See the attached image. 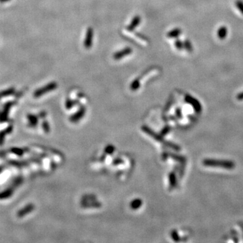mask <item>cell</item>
Instances as JSON below:
<instances>
[{
  "label": "cell",
  "mask_w": 243,
  "mask_h": 243,
  "mask_svg": "<svg viewBox=\"0 0 243 243\" xmlns=\"http://www.w3.org/2000/svg\"><path fill=\"white\" fill-rule=\"evenodd\" d=\"M203 165L207 166H219L226 169H232L234 168V163L228 161L218 160H205L203 161Z\"/></svg>",
  "instance_id": "6da1fadb"
},
{
  "label": "cell",
  "mask_w": 243,
  "mask_h": 243,
  "mask_svg": "<svg viewBox=\"0 0 243 243\" xmlns=\"http://www.w3.org/2000/svg\"><path fill=\"white\" fill-rule=\"evenodd\" d=\"M58 87V85L56 83H51L48 84L47 85L43 86V88H39V89L37 90L35 93H34V96L35 97H39L41 96V95H45V93L50 92L53 90H55L56 88Z\"/></svg>",
  "instance_id": "7a4b0ae2"
},
{
  "label": "cell",
  "mask_w": 243,
  "mask_h": 243,
  "mask_svg": "<svg viewBox=\"0 0 243 243\" xmlns=\"http://www.w3.org/2000/svg\"><path fill=\"white\" fill-rule=\"evenodd\" d=\"M93 36H94V31L93 28L89 27L86 30L85 41H84V46L86 49H89L93 45Z\"/></svg>",
  "instance_id": "3957f363"
},
{
  "label": "cell",
  "mask_w": 243,
  "mask_h": 243,
  "mask_svg": "<svg viewBox=\"0 0 243 243\" xmlns=\"http://www.w3.org/2000/svg\"><path fill=\"white\" fill-rule=\"evenodd\" d=\"M35 208V207L34 204L29 203V204H28L24 207H22V209H20L19 211L17 212V217L19 218H24L25 216H27V215L29 214L30 213L33 211Z\"/></svg>",
  "instance_id": "277c9868"
},
{
  "label": "cell",
  "mask_w": 243,
  "mask_h": 243,
  "mask_svg": "<svg viewBox=\"0 0 243 243\" xmlns=\"http://www.w3.org/2000/svg\"><path fill=\"white\" fill-rule=\"evenodd\" d=\"M132 53V48L126 47L124 49H123L122 50L119 51H118V52L114 53L113 58H114V60H119L121 59V58H123L124 57H126V56L130 55Z\"/></svg>",
  "instance_id": "5b68a950"
},
{
  "label": "cell",
  "mask_w": 243,
  "mask_h": 243,
  "mask_svg": "<svg viewBox=\"0 0 243 243\" xmlns=\"http://www.w3.org/2000/svg\"><path fill=\"white\" fill-rule=\"evenodd\" d=\"M141 21V18L139 16H136L133 18L132 20L131 21V23L127 27V30L129 31H132L137 27V26L140 24Z\"/></svg>",
  "instance_id": "8992f818"
},
{
  "label": "cell",
  "mask_w": 243,
  "mask_h": 243,
  "mask_svg": "<svg viewBox=\"0 0 243 243\" xmlns=\"http://www.w3.org/2000/svg\"><path fill=\"white\" fill-rule=\"evenodd\" d=\"M13 130V126H10L8 128H6V129H4V130L0 132V145H1L5 141V139L6 136L8 134H10Z\"/></svg>",
  "instance_id": "52a82bcc"
},
{
  "label": "cell",
  "mask_w": 243,
  "mask_h": 243,
  "mask_svg": "<svg viewBox=\"0 0 243 243\" xmlns=\"http://www.w3.org/2000/svg\"><path fill=\"white\" fill-rule=\"evenodd\" d=\"M27 120L29 126L30 127H35L39 122L38 117L33 114H29L27 116Z\"/></svg>",
  "instance_id": "ba28073f"
},
{
  "label": "cell",
  "mask_w": 243,
  "mask_h": 243,
  "mask_svg": "<svg viewBox=\"0 0 243 243\" xmlns=\"http://www.w3.org/2000/svg\"><path fill=\"white\" fill-rule=\"evenodd\" d=\"M228 35V29L225 26H221L218 30V37L221 40H224Z\"/></svg>",
  "instance_id": "9c48e42d"
},
{
  "label": "cell",
  "mask_w": 243,
  "mask_h": 243,
  "mask_svg": "<svg viewBox=\"0 0 243 243\" xmlns=\"http://www.w3.org/2000/svg\"><path fill=\"white\" fill-rule=\"evenodd\" d=\"M186 101H187L188 104H191L192 106H193L194 107H195V109H197V110H200L201 109V104L198 103V101H197V99H194L193 98V97L190 96V95H187V96L186 97Z\"/></svg>",
  "instance_id": "30bf717a"
},
{
  "label": "cell",
  "mask_w": 243,
  "mask_h": 243,
  "mask_svg": "<svg viewBox=\"0 0 243 243\" xmlns=\"http://www.w3.org/2000/svg\"><path fill=\"white\" fill-rule=\"evenodd\" d=\"M182 33V30L179 28H176V29H172L168 32L167 37L168 38L173 39V38H177Z\"/></svg>",
  "instance_id": "8fae6325"
},
{
  "label": "cell",
  "mask_w": 243,
  "mask_h": 243,
  "mask_svg": "<svg viewBox=\"0 0 243 243\" xmlns=\"http://www.w3.org/2000/svg\"><path fill=\"white\" fill-rule=\"evenodd\" d=\"M13 194V189L8 188L0 193V199H5L10 197Z\"/></svg>",
  "instance_id": "7c38bea8"
},
{
  "label": "cell",
  "mask_w": 243,
  "mask_h": 243,
  "mask_svg": "<svg viewBox=\"0 0 243 243\" xmlns=\"http://www.w3.org/2000/svg\"><path fill=\"white\" fill-rule=\"evenodd\" d=\"M183 44H184V48L188 52H192L193 50V47L192 43H191V42L190 41L188 40V39H186V40L184 41Z\"/></svg>",
  "instance_id": "4fadbf2b"
},
{
  "label": "cell",
  "mask_w": 243,
  "mask_h": 243,
  "mask_svg": "<svg viewBox=\"0 0 243 243\" xmlns=\"http://www.w3.org/2000/svg\"><path fill=\"white\" fill-rule=\"evenodd\" d=\"M10 152L11 153H12L14 154H15V155H18V156H22L23 154L24 153V151L23 149H21V148H12L10 149Z\"/></svg>",
  "instance_id": "5bb4252c"
},
{
  "label": "cell",
  "mask_w": 243,
  "mask_h": 243,
  "mask_svg": "<svg viewBox=\"0 0 243 243\" xmlns=\"http://www.w3.org/2000/svg\"><path fill=\"white\" fill-rule=\"evenodd\" d=\"M140 87V81L139 78L134 79L130 85V88L132 91H136Z\"/></svg>",
  "instance_id": "9a60e30c"
},
{
  "label": "cell",
  "mask_w": 243,
  "mask_h": 243,
  "mask_svg": "<svg viewBox=\"0 0 243 243\" xmlns=\"http://www.w3.org/2000/svg\"><path fill=\"white\" fill-rule=\"evenodd\" d=\"M174 44H175V47H176L178 50L181 51L184 49L183 42L180 40V39H176V40L174 42Z\"/></svg>",
  "instance_id": "2e32d148"
},
{
  "label": "cell",
  "mask_w": 243,
  "mask_h": 243,
  "mask_svg": "<svg viewBox=\"0 0 243 243\" xmlns=\"http://www.w3.org/2000/svg\"><path fill=\"white\" fill-rule=\"evenodd\" d=\"M85 109L83 108L81 109L80 111H79L78 113H77L75 116H74L72 117V119H74V120H77L78 119H79L80 118H82L84 116V114H85Z\"/></svg>",
  "instance_id": "e0dca14e"
},
{
  "label": "cell",
  "mask_w": 243,
  "mask_h": 243,
  "mask_svg": "<svg viewBox=\"0 0 243 243\" xmlns=\"http://www.w3.org/2000/svg\"><path fill=\"white\" fill-rule=\"evenodd\" d=\"M235 5L238 9V10L240 11V12L243 15V1L241 0H237Z\"/></svg>",
  "instance_id": "ac0fdd59"
},
{
  "label": "cell",
  "mask_w": 243,
  "mask_h": 243,
  "mask_svg": "<svg viewBox=\"0 0 243 243\" xmlns=\"http://www.w3.org/2000/svg\"><path fill=\"white\" fill-rule=\"evenodd\" d=\"M42 128H43V129L44 131H45V132L46 133L50 132V124H49V123L47 121H44L42 123Z\"/></svg>",
  "instance_id": "d6986e66"
},
{
  "label": "cell",
  "mask_w": 243,
  "mask_h": 243,
  "mask_svg": "<svg viewBox=\"0 0 243 243\" xmlns=\"http://www.w3.org/2000/svg\"><path fill=\"white\" fill-rule=\"evenodd\" d=\"M12 92H13V91L12 89H10V90H7V91H3V92L0 93V99L4 96H8V95L12 94Z\"/></svg>",
  "instance_id": "ffe728a7"
},
{
  "label": "cell",
  "mask_w": 243,
  "mask_h": 243,
  "mask_svg": "<svg viewBox=\"0 0 243 243\" xmlns=\"http://www.w3.org/2000/svg\"><path fill=\"white\" fill-rule=\"evenodd\" d=\"M74 104V103L71 101V100H67V101L66 103V106L67 107V109H70L71 107L73 106Z\"/></svg>",
  "instance_id": "44dd1931"
},
{
  "label": "cell",
  "mask_w": 243,
  "mask_h": 243,
  "mask_svg": "<svg viewBox=\"0 0 243 243\" xmlns=\"http://www.w3.org/2000/svg\"><path fill=\"white\" fill-rule=\"evenodd\" d=\"M237 99L238 100H243V92L239 93V94L237 95Z\"/></svg>",
  "instance_id": "7402d4cb"
},
{
  "label": "cell",
  "mask_w": 243,
  "mask_h": 243,
  "mask_svg": "<svg viewBox=\"0 0 243 243\" xmlns=\"http://www.w3.org/2000/svg\"><path fill=\"white\" fill-rule=\"evenodd\" d=\"M1 168H0V172H1Z\"/></svg>",
  "instance_id": "603a6c76"
}]
</instances>
